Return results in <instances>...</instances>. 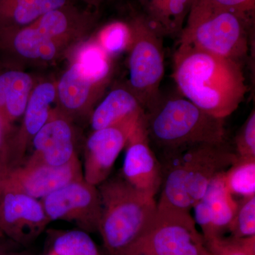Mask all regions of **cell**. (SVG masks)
I'll use <instances>...</instances> for the list:
<instances>
[{
	"label": "cell",
	"instance_id": "obj_1",
	"mask_svg": "<svg viewBox=\"0 0 255 255\" xmlns=\"http://www.w3.org/2000/svg\"><path fill=\"white\" fill-rule=\"evenodd\" d=\"M173 75L184 98L217 118L237 110L248 92L241 62L184 45L174 55Z\"/></svg>",
	"mask_w": 255,
	"mask_h": 255
},
{
	"label": "cell",
	"instance_id": "obj_2",
	"mask_svg": "<svg viewBox=\"0 0 255 255\" xmlns=\"http://www.w3.org/2000/svg\"><path fill=\"white\" fill-rule=\"evenodd\" d=\"M224 144H200L165 152L157 204L190 211L210 183L237 159Z\"/></svg>",
	"mask_w": 255,
	"mask_h": 255
},
{
	"label": "cell",
	"instance_id": "obj_3",
	"mask_svg": "<svg viewBox=\"0 0 255 255\" xmlns=\"http://www.w3.org/2000/svg\"><path fill=\"white\" fill-rule=\"evenodd\" d=\"M98 187L102 201L98 232L109 254L119 255L147 231L157 204L124 178L107 179Z\"/></svg>",
	"mask_w": 255,
	"mask_h": 255
},
{
	"label": "cell",
	"instance_id": "obj_4",
	"mask_svg": "<svg viewBox=\"0 0 255 255\" xmlns=\"http://www.w3.org/2000/svg\"><path fill=\"white\" fill-rule=\"evenodd\" d=\"M145 124L148 137L165 152L226 140L224 119L210 115L184 97L161 100L145 114Z\"/></svg>",
	"mask_w": 255,
	"mask_h": 255
},
{
	"label": "cell",
	"instance_id": "obj_5",
	"mask_svg": "<svg viewBox=\"0 0 255 255\" xmlns=\"http://www.w3.org/2000/svg\"><path fill=\"white\" fill-rule=\"evenodd\" d=\"M253 17L192 3L179 44L241 62L248 51Z\"/></svg>",
	"mask_w": 255,
	"mask_h": 255
},
{
	"label": "cell",
	"instance_id": "obj_6",
	"mask_svg": "<svg viewBox=\"0 0 255 255\" xmlns=\"http://www.w3.org/2000/svg\"><path fill=\"white\" fill-rule=\"evenodd\" d=\"M132 37L129 46V90L144 111L148 112L161 101L159 85L164 73L162 35L143 15L130 21Z\"/></svg>",
	"mask_w": 255,
	"mask_h": 255
},
{
	"label": "cell",
	"instance_id": "obj_7",
	"mask_svg": "<svg viewBox=\"0 0 255 255\" xmlns=\"http://www.w3.org/2000/svg\"><path fill=\"white\" fill-rule=\"evenodd\" d=\"M196 226L190 211L157 204L147 231L119 255H202L206 247Z\"/></svg>",
	"mask_w": 255,
	"mask_h": 255
},
{
	"label": "cell",
	"instance_id": "obj_8",
	"mask_svg": "<svg viewBox=\"0 0 255 255\" xmlns=\"http://www.w3.org/2000/svg\"><path fill=\"white\" fill-rule=\"evenodd\" d=\"M41 201L50 221L73 223L87 233L98 231L102 214L100 192L84 178L69 183Z\"/></svg>",
	"mask_w": 255,
	"mask_h": 255
},
{
	"label": "cell",
	"instance_id": "obj_9",
	"mask_svg": "<svg viewBox=\"0 0 255 255\" xmlns=\"http://www.w3.org/2000/svg\"><path fill=\"white\" fill-rule=\"evenodd\" d=\"M50 222L41 201L0 182V230L10 241L27 246Z\"/></svg>",
	"mask_w": 255,
	"mask_h": 255
},
{
	"label": "cell",
	"instance_id": "obj_10",
	"mask_svg": "<svg viewBox=\"0 0 255 255\" xmlns=\"http://www.w3.org/2000/svg\"><path fill=\"white\" fill-rule=\"evenodd\" d=\"M55 100L56 85L52 82H42L33 87L21 125L1 147L0 169L12 168L23 163L28 146L49 118L50 107Z\"/></svg>",
	"mask_w": 255,
	"mask_h": 255
},
{
	"label": "cell",
	"instance_id": "obj_11",
	"mask_svg": "<svg viewBox=\"0 0 255 255\" xmlns=\"http://www.w3.org/2000/svg\"><path fill=\"white\" fill-rule=\"evenodd\" d=\"M83 178L78 155L63 165L23 163L0 169V182L36 199H43L69 183Z\"/></svg>",
	"mask_w": 255,
	"mask_h": 255
},
{
	"label": "cell",
	"instance_id": "obj_12",
	"mask_svg": "<svg viewBox=\"0 0 255 255\" xmlns=\"http://www.w3.org/2000/svg\"><path fill=\"white\" fill-rule=\"evenodd\" d=\"M145 121L128 139L123 178L134 189L155 198L162 183V167L149 144Z\"/></svg>",
	"mask_w": 255,
	"mask_h": 255
},
{
	"label": "cell",
	"instance_id": "obj_13",
	"mask_svg": "<svg viewBox=\"0 0 255 255\" xmlns=\"http://www.w3.org/2000/svg\"><path fill=\"white\" fill-rule=\"evenodd\" d=\"M223 174L213 179L204 195L192 208L194 221L202 230L205 243L230 232L237 211L238 201L228 191Z\"/></svg>",
	"mask_w": 255,
	"mask_h": 255
},
{
	"label": "cell",
	"instance_id": "obj_14",
	"mask_svg": "<svg viewBox=\"0 0 255 255\" xmlns=\"http://www.w3.org/2000/svg\"><path fill=\"white\" fill-rule=\"evenodd\" d=\"M31 143L33 153L23 163L60 166L78 155L70 119L58 110H51L49 118Z\"/></svg>",
	"mask_w": 255,
	"mask_h": 255
},
{
	"label": "cell",
	"instance_id": "obj_15",
	"mask_svg": "<svg viewBox=\"0 0 255 255\" xmlns=\"http://www.w3.org/2000/svg\"><path fill=\"white\" fill-rule=\"evenodd\" d=\"M134 129L112 127L94 130L85 147L83 177L98 187L109 178L119 154Z\"/></svg>",
	"mask_w": 255,
	"mask_h": 255
},
{
	"label": "cell",
	"instance_id": "obj_16",
	"mask_svg": "<svg viewBox=\"0 0 255 255\" xmlns=\"http://www.w3.org/2000/svg\"><path fill=\"white\" fill-rule=\"evenodd\" d=\"M33 87V79L28 74L9 68V65H0V130L2 145L14 132L15 122L23 117Z\"/></svg>",
	"mask_w": 255,
	"mask_h": 255
},
{
	"label": "cell",
	"instance_id": "obj_17",
	"mask_svg": "<svg viewBox=\"0 0 255 255\" xmlns=\"http://www.w3.org/2000/svg\"><path fill=\"white\" fill-rule=\"evenodd\" d=\"M145 112L130 90H112L97 106L91 115L93 130L117 127L135 128L145 121Z\"/></svg>",
	"mask_w": 255,
	"mask_h": 255
},
{
	"label": "cell",
	"instance_id": "obj_18",
	"mask_svg": "<svg viewBox=\"0 0 255 255\" xmlns=\"http://www.w3.org/2000/svg\"><path fill=\"white\" fill-rule=\"evenodd\" d=\"M102 87L96 85L73 61L56 85L58 110L69 119L85 115L91 110Z\"/></svg>",
	"mask_w": 255,
	"mask_h": 255
},
{
	"label": "cell",
	"instance_id": "obj_19",
	"mask_svg": "<svg viewBox=\"0 0 255 255\" xmlns=\"http://www.w3.org/2000/svg\"><path fill=\"white\" fill-rule=\"evenodd\" d=\"M73 0H0V31L26 27Z\"/></svg>",
	"mask_w": 255,
	"mask_h": 255
},
{
	"label": "cell",
	"instance_id": "obj_20",
	"mask_svg": "<svg viewBox=\"0 0 255 255\" xmlns=\"http://www.w3.org/2000/svg\"><path fill=\"white\" fill-rule=\"evenodd\" d=\"M194 0H141L149 23L163 35L174 36L182 32Z\"/></svg>",
	"mask_w": 255,
	"mask_h": 255
},
{
	"label": "cell",
	"instance_id": "obj_21",
	"mask_svg": "<svg viewBox=\"0 0 255 255\" xmlns=\"http://www.w3.org/2000/svg\"><path fill=\"white\" fill-rule=\"evenodd\" d=\"M73 61L78 64L82 73L97 86H105L111 74L110 55L107 54L97 40H92L78 46L74 53Z\"/></svg>",
	"mask_w": 255,
	"mask_h": 255
},
{
	"label": "cell",
	"instance_id": "obj_22",
	"mask_svg": "<svg viewBox=\"0 0 255 255\" xmlns=\"http://www.w3.org/2000/svg\"><path fill=\"white\" fill-rule=\"evenodd\" d=\"M223 176L228 191L234 197L255 196V159L238 157Z\"/></svg>",
	"mask_w": 255,
	"mask_h": 255
},
{
	"label": "cell",
	"instance_id": "obj_23",
	"mask_svg": "<svg viewBox=\"0 0 255 255\" xmlns=\"http://www.w3.org/2000/svg\"><path fill=\"white\" fill-rule=\"evenodd\" d=\"M49 253L53 255H103L88 233L83 231L58 233L53 238Z\"/></svg>",
	"mask_w": 255,
	"mask_h": 255
},
{
	"label": "cell",
	"instance_id": "obj_24",
	"mask_svg": "<svg viewBox=\"0 0 255 255\" xmlns=\"http://www.w3.org/2000/svg\"><path fill=\"white\" fill-rule=\"evenodd\" d=\"M131 37L130 23L114 21L102 28L96 40L107 54L112 56L128 48Z\"/></svg>",
	"mask_w": 255,
	"mask_h": 255
},
{
	"label": "cell",
	"instance_id": "obj_25",
	"mask_svg": "<svg viewBox=\"0 0 255 255\" xmlns=\"http://www.w3.org/2000/svg\"><path fill=\"white\" fill-rule=\"evenodd\" d=\"M230 233L235 238L255 236V196L238 201V209Z\"/></svg>",
	"mask_w": 255,
	"mask_h": 255
},
{
	"label": "cell",
	"instance_id": "obj_26",
	"mask_svg": "<svg viewBox=\"0 0 255 255\" xmlns=\"http://www.w3.org/2000/svg\"><path fill=\"white\" fill-rule=\"evenodd\" d=\"M238 157L255 159V112L253 110L243 124L236 138Z\"/></svg>",
	"mask_w": 255,
	"mask_h": 255
},
{
	"label": "cell",
	"instance_id": "obj_27",
	"mask_svg": "<svg viewBox=\"0 0 255 255\" xmlns=\"http://www.w3.org/2000/svg\"><path fill=\"white\" fill-rule=\"evenodd\" d=\"M196 4L216 9L230 10L254 18L255 0H194Z\"/></svg>",
	"mask_w": 255,
	"mask_h": 255
},
{
	"label": "cell",
	"instance_id": "obj_28",
	"mask_svg": "<svg viewBox=\"0 0 255 255\" xmlns=\"http://www.w3.org/2000/svg\"><path fill=\"white\" fill-rule=\"evenodd\" d=\"M18 246H19L14 243V242L10 241L9 238H6L0 230V253L16 251Z\"/></svg>",
	"mask_w": 255,
	"mask_h": 255
},
{
	"label": "cell",
	"instance_id": "obj_29",
	"mask_svg": "<svg viewBox=\"0 0 255 255\" xmlns=\"http://www.w3.org/2000/svg\"><path fill=\"white\" fill-rule=\"evenodd\" d=\"M80 1L85 3L90 7L98 10L101 5L103 4L107 0H80Z\"/></svg>",
	"mask_w": 255,
	"mask_h": 255
},
{
	"label": "cell",
	"instance_id": "obj_30",
	"mask_svg": "<svg viewBox=\"0 0 255 255\" xmlns=\"http://www.w3.org/2000/svg\"><path fill=\"white\" fill-rule=\"evenodd\" d=\"M0 255H32L31 253H28V252L24 251H12L4 252V253H0Z\"/></svg>",
	"mask_w": 255,
	"mask_h": 255
},
{
	"label": "cell",
	"instance_id": "obj_31",
	"mask_svg": "<svg viewBox=\"0 0 255 255\" xmlns=\"http://www.w3.org/2000/svg\"><path fill=\"white\" fill-rule=\"evenodd\" d=\"M202 255H213L212 253H211V252H210L209 251V250L207 249V248H206L205 251H204V253H203Z\"/></svg>",
	"mask_w": 255,
	"mask_h": 255
},
{
	"label": "cell",
	"instance_id": "obj_32",
	"mask_svg": "<svg viewBox=\"0 0 255 255\" xmlns=\"http://www.w3.org/2000/svg\"><path fill=\"white\" fill-rule=\"evenodd\" d=\"M1 146H2V137H1V130H0V151H1Z\"/></svg>",
	"mask_w": 255,
	"mask_h": 255
},
{
	"label": "cell",
	"instance_id": "obj_33",
	"mask_svg": "<svg viewBox=\"0 0 255 255\" xmlns=\"http://www.w3.org/2000/svg\"><path fill=\"white\" fill-rule=\"evenodd\" d=\"M48 255H53V254H51V253H48Z\"/></svg>",
	"mask_w": 255,
	"mask_h": 255
}]
</instances>
